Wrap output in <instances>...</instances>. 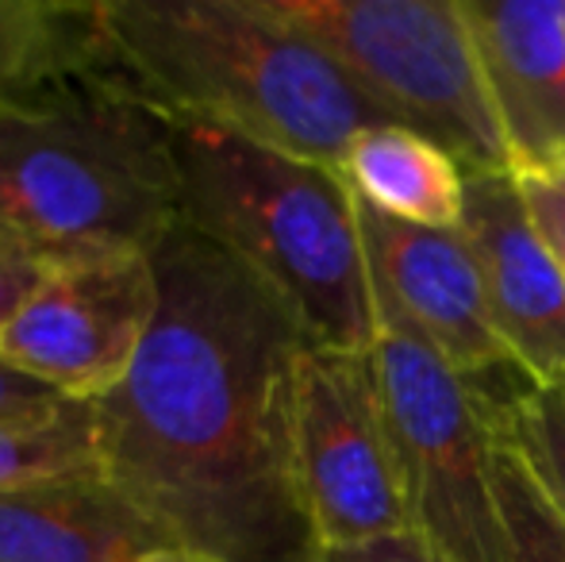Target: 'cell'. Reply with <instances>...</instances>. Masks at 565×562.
Wrapping results in <instances>:
<instances>
[{
  "label": "cell",
  "instance_id": "obj_18",
  "mask_svg": "<svg viewBox=\"0 0 565 562\" xmlns=\"http://www.w3.org/2000/svg\"><path fill=\"white\" fill-rule=\"evenodd\" d=\"M51 271H54L51 258L31 251L28 243H20L15 235L0 232V339H4V331L12 328L20 308L28 305L31 293L46 282Z\"/></svg>",
  "mask_w": 565,
  "mask_h": 562
},
{
  "label": "cell",
  "instance_id": "obj_6",
  "mask_svg": "<svg viewBox=\"0 0 565 562\" xmlns=\"http://www.w3.org/2000/svg\"><path fill=\"white\" fill-rule=\"evenodd\" d=\"M274 8L316 39L396 128L431 139L466 173L508 170L461 0H274Z\"/></svg>",
  "mask_w": 565,
  "mask_h": 562
},
{
  "label": "cell",
  "instance_id": "obj_4",
  "mask_svg": "<svg viewBox=\"0 0 565 562\" xmlns=\"http://www.w3.org/2000/svg\"><path fill=\"white\" fill-rule=\"evenodd\" d=\"M170 131L181 224L258 274L316 343L370 351L377 297L358 201L335 166L196 120Z\"/></svg>",
  "mask_w": 565,
  "mask_h": 562
},
{
  "label": "cell",
  "instance_id": "obj_21",
  "mask_svg": "<svg viewBox=\"0 0 565 562\" xmlns=\"http://www.w3.org/2000/svg\"><path fill=\"white\" fill-rule=\"evenodd\" d=\"M320 562H443L419 536H393V540L362 543L347 551H323Z\"/></svg>",
  "mask_w": 565,
  "mask_h": 562
},
{
  "label": "cell",
  "instance_id": "obj_13",
  "mask_svg": "<svg viewBox=\"0 0 565 562\" xmlns=\"http://www.w3.org/2000/svg\"><path fill=\"white\" fill-rule=\"evenodd\" d=\"M339 173L365 209L401 224L450 232L466 212V170L408 128L381 124L362 131L342 155Z\"/></svg>",
  "mask_w": 565,
  "mask_h": 562
},
{
  "label": "cell",
  "instance_id": "obj_7",
  "mask_svg": "<svg viewBox=\"0 0 565 562\" xmlns=\"http://www.w3.org/2000/svg\"><path fill=\"white\" fill-rule=\"evenodd\" d=\"M292 439L320 555L412 532L401 458L370 351L308 343L297 367Z\"/></svg>",
  "mask_w": 565,
  "mask_h": 562
},
{
  "label": "cell",
  "instance_id": "obj_15",
  "mask_svg": "<svg viewBox=\"0 0 565 562\" xmlns=\"http://www.w3.org/2000/svg\"><path fill=\"white\" fill-rule=\"evenodd\" d=\"M97 416L93 401H66L58 413L0 424V489L58 474L97 470Z\"/></svg>",
  "mask_w": 565,
  "mask_h": 562
},
{
  "label": "cell",
  "instance_id": "obj_3",
  "mask_svg": "<svg viewBox=\"0 0 565 562\" xmlns=\"http://www.w3.org/2000/svg\"><path fill=\"white\" fill-rule=\"evenodd\" d=\"M181 224L170 116L108 74L0 105V232L54 266L154 255Z\"/></svg>",
  "mask_w": 565,
  "mask_h": 562
},
{
  "label": "cell",
  "instance_id": "obj_10",
  "mask_svg": "<svg viewBox=\"0 0 565 562\" xmlns=\"http://www.w3.org/2000/svg\"><path fill=\"white\" fill-rule=\"evenodd\" d=\"M461 235L481 266L492 320L535 385L565 382V274L515 173H466Z\"/></svg>",
  "mask_w": 565,
  "mask_h": 562
},
{
  "label": "cell",
  "instance_id": "obj_8",
  "mask_svg": "<svg viewBox=\"0 0 565 562\" xmlns=\"http://www.w3.org/2000/svg\"><path fill=\"white\" fill-rule=\"evenodd\" d=\"M154 255L62 263L0 339V359L70 401H97L135 367L158 316Z\"/></svg>",
  "mask_w": 565,
  "mask_h": 562
},
{
  "label": "cell",
  "instance_id": "obj_16",
  "mask_svg": "<svg viewBox=\"0 0 565 562\" xmlns=\"http://www.w3.org/2000/svg\"><path fill=\"white\" fill-rule=\"evenodd\" d=\"M497 427L565 524V382L531 385L497 409Z\"/></svg>",
  "mask_w": 565,
  "mask_h": 562
},
{
  "label": "cell",
  "instance_id": "obj_17",
  "mask_svg": "<svg viewBox=\"0 0 565 562\" xmlns=\"http://www.w3.org/2000/svg\"><path fill=\"white\" fill-rule=\"evenodd\" d=\"M500 505H504L512 562H565V524L543 497L523 458L500 439Z\"/></svg>",
  "mask_w": 565,
  "mask_h": 562
},
{
  "label": "cell",
  "instance_id": "obj_20",
  "mask_svg": "<svg viewBox=\"0 0 565 562\" xmlns=\"http://www.w3.org/2000/svg\"><path fill=\"white\" fill-rule=\"evenodd\" d=\"M523 189L531 216H535L543 240L551 243L565 274V173H539V178H515Z\"/></svg>",
  "mask_w": 565,
  "mask_h": 562
},
{
  "label": "cell",
  "instance_id": "obj_12",
  "mask_svg": "<svg viewBox=\"0 0 565 562\" xmlns=\"http://www.w3.org/2000/svg\"><path fill=\"white\" fill-rule=\"evenodd\" d=\"M178 548L105 470L0 489V562H135Z\"/></svg>",
  "mask_w": 565,
  "mask_h": 562
},
{
  "label": "cell",
  "instance_id": "obj_14",
  "mask_svg": "<svg viewBox=\"0 0 565 562\" xmlns=\"http://www.w3.org/2000/svg\"><path fill=\"white\" fill-rule=\"evenodd\" d=\"M100 70L97 0H0V105Z\"/></svg>",
  "mask_w": 565,
  "mask_h": 562
},
{
  "label": "cell",
  "instance_id": "obj_11",
  "mask_svg": "<svg viewBox=\"0 0 565 562\" xmlns=\"http://www.w3.org/2000/svg\"><path fill=\"white\" fill-rule=\"evenodd\" d=\"M515 178L565 173V0H461Z\"/></svg>",
  "mask_w": 565,
  "mask_h": 562
},
{
  "label": "cell",
  "instance_id": "obj_5",
  "mask_svg": "<svg viewBox=\"0 0 565 562\" xmlns=\"http://www.w3.org/2000/svg\"><path fill=\"white\" fill-rule=\"evenodd\" d=\"M370 359L401 458L412 536L443 562H512L497 478V409L393 316H377Z\"/></svg>",
  "mask_w": 565,
  "mask_h": 562
},
{
  "label": "cell",
  "instance_id": "obj_19",
  "mask_svg": "<svg viewBox=\"0 0 565 562\" xmlns=\"http://www.w3.org/2000/svg\"><path fill=\"white\" fill-rule=\"evenodd\" d=\"M66 401L70 397L54 393L51 385L35 382L31 374H23V370H15L12 362L0 359V424L51 416V413H58Z\"/></svg>",
  "mask_w": 565,
  "mask_h": 562
},
{
  "label": "cell",
  "instance_id": "obj_9",
  "mask_svg": "<svg viewBox=\"0 0 565 562\" xmlns=\"http://www.w3.org/2000/svg\"><path fill=\"white\" fill-rule=\"evenodd\" d=\"M358 201V197H354ZM377 316L408 324L458 374L481 390L492 409L527 393L531 378L500 339L489 293L461 227H416L388 220L358 201Z\"/></svg>",
  "mask_w": 565,
  "mask_h": 562
},
{
  "label": "cell",
  "instance_id": "obj_22",
  "mask_svg": "<svg viewBox=\"0 0 565 562\" xmlns=\"http://www.w3.org/2000/svg\"><path fill=\"white\" fill-rule=\"evenodd\" d=\"M135 562H209V559L193 555V551H185V548H158V551H150V555L135 559Z\"/></svg>",
  "mask_w": 565,
  "mask_h": 562
},
{
  "label": "cell",
  "instance_id": "obj_1",
  "mask_svg": "<svg viewBox=\"0 0 565 562\" xmlns=\"http://www.w3.org/2000/svg\"><path fill=\"white\" fill-rule=\"evenodd\" d=\"M158 316L93 401L100 470L209 562H320L297 481L300 316L224 247L178 224L154 251Z\"/></svg>",
  "mask_w": 565,
  "mask_h": 562
},
{
  "label": "cell",
  "instance_id": "obj_2",
  "mask_svg": "<svg viewBox=\"0 0 565 562\" xmlns=\"http://www.w3.org/2000/svg\"><path fill=\"white\" fill-rule=\"evenodd\" d=\"M105 70L170 120L335 166L393 124L274 0H97ZM396 128V124H393Z\"/></svg>",
  "mask_w": 565,
  "mask_h": 562
}]
</instances>
